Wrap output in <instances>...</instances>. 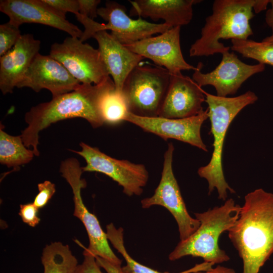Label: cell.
<instances>
[{
	"label": "cell",
	"instance_id": "9",
	"mask_svg": "<svg viewBox=\"0 0 273 273\" xmlns=\"http://www.w3.org/2000/svg\"><path fill=\"white\" fill-rule=\"evenodd\" d=\"M80 83L98 84L110 76L98 49L79 38L67 37L51 47L50 55Z\"/></svg>",
	"mask_w": 273,
	"mask_h": 273
},
{
	"label": "cell",
	"instance_id": "27",
	"mask_svg": "<svg viewBox=\"0 0 273 273\" xmlns=\"http://www.w3.org/2000/svg\"><path fill=\"white\" fill-rule=\"evenodd\" d=\"M38 193L35 196L33 204L38 209L44 207L56 192L55 185L49 180L39 183L37 185Z\"/></svg>",
	"mask_w": 273,
	"mask_h": 273
},
{
	"label": "cell",
	"instance_id": "22",
	"mask_svg": "<svg viewBox=\"0 0 273 273\" xmlns=\"http://www.w3.org/2000/svg\"><path fill=\"white\" fill-rule=\"evenodd\" d=\"M43 273H76L77 260L68 245L52 242L42 250Z\"/></svg>",
	"mask_w": 273,
	"mask_h": 273
},
{
	"label": "cell",
	"instance_id": "17",
	"mask_svg": "<svg viewBox=\"0 0 273 273\" xmlns=\"http://www.w3.org/2000/svg\"><path fill=\"white\" fill-rule=\"evenodd\" d=\"M204 91L181 72L171 74L170 83L159 117L180 119L196 116L204 111Z\"/></svg>",
	"mask_w": 273,
	"mask_h": 273
},
{
	"label": "cell",
	"instance_id": "23",
	"mask_svg": "<svg viewBox=\"0 0 273 273\" xmlns=\"http://www.w3.org/2000/svg\"><path fill=\"white\" fill-rule=\"evenodd\" d=\"M32 149L24 145L21 135H10L0 128V162L8 168L18 170L30 162L34 156Z\"/></svg>",
	"mask_w": 273,
	"mask_h": 273
},
{
	"label": "cell",
	"instance_id": "24",
	"mask_svg": "<svg viewBox=\"0 0 273 273\" xmlns=\"http://www.w3.org/2000/svg\"><path fill=\"white\" fill-rule=\"evenodd\" d=\"M231 49L243 57L273 66V43L251 39H232Z\"/></svg>",
	"mask_w": 273,
	"mask_h": 273
},
{
	"label": "cell",
	"instance_id": "36",
	"mask_svg": "<svg viewBox=\"0 0 273 273\" xmlns=\"http://www.w3.org/2000/svg\"><path fill=\"white\" fill-rule=\"evenodd\" d=\"M262 41L264 42L273 43V33L269 36L264 38Z\"/></svg>",
	"mask_w": 273,
	"mask_h": 273
},
{
	"label": "cell",
	"instance_id": "28",
	"mask_svg": "<svg viewBox=\"0 0 273 273\" xmlns=\"http://www.w3.org/2000/svg\"><path fill=\"white\" fill-rule=\"evenodd\" d=\"M44 3L64 17L67 12L75 15L79 13L78 0H43Z\"/></svg>",
	"mask_w": 273,
	"mask_h": 273
},
{
	"label": "cell",
	"instance_id": "26",
	"mask_svg": "<svg viewBox=\"0 0 273 273\" xmlns=\"http://www.w3.org/2000/svg\"><path fill=\"white\" fill-rule=\"evenodd\" d=\"M19 27L10 22L0 25V57L11 50L20 38Z\"/></svg>",
	"mask_w": 273,
	"mask_h": 273
},
{
	"label": "cell",
	"instance_id": "5",
	"mask_svg": "<svg viewBox=\"0 0 273 273\" xmlns=\"http://www.w3.org/2000/svg\"><path fill=\"white\" fill-rule=\"evenodd\" d=\"M241 206L230 198L220 206H215L202 213H195L200 221L197 230L187 239L180 241L169 254L171 261L186 256L199 257L204 262L214 265L230 259L225 251L220 249L218 240L222 233L233 226L238 220Z\"/></svg>",
	"mask_w": 273,
	"mask_h": 273
},
{
	"label": "cell",
	"instance_id": "25",
	"mask_svg": "<svg viewBox=\"0 0 273 273\" xmlns=\"http://www.w3.org/2000/svg\"><path fill=\"white\" fill-rule=\"evenodd\" d=\"M105 123L116 124L124 121L128 110L122 96L115 90V87L104 96L101 105Z\"/></svg>",
	"mask_w": 273,
	"mask_h": 273
},
{
	"label": "cell",
	"instance_id": "18",
	"mask_svg": "<svg viewBox=\"0 0 273 273\" xmlns=\"http://www.w3.org/2000/svg\"><path fill=\"white\" fill-rule=\"evenodd\" d=\"M93 37L98 42V50L112 77L115 90L121 93L127 77L144 58L130 51L106 30L96 33Z\"/></svg>",
	"mask_w": 273,
	"mask_h": 273
},
{
	"label": "cell",
	"instance_id": "1",
	"mask_svg": "<svg viewBox=\"0 0 273 273\" xmlns=\"http://www.w3.org/2000/svg\"><path fill=\"white\" fill-rule=\"evenodd\" d=\"M114 87L109 76L98 84L81 83L73 91L32 107L25 113L27 126L20 135L24 145L28 148L31 147L35 156H39V132L53 123L68 118L80 117L94 128L101 126L105 123L101 108L102 100Z\"/></svg>",
	"mask_w": 273,
	"mask_h": 273
},
{
	"label": "cell",
	"instance_id": "34",
	"mask_svg": "<svg viewBox=\"0 0 273 273\" xmlns=\"http://www.w3.org/2000/svg\"><path fill=\"white\" fill-rule=\"evenodd\" d=\"M271 8L265 14V20L266 24L271 29L273 33V0L269 1Z\"/></svg>",
	"mask_w": 273,
	"mask_h": 273
},
{
	"label": "cell",
	"instance_id": "33",
	"mask_svg": "<svg viewBox=\"0 0 273 273\" xmlns=\"http://www.w3.org/2000/svg\"><path fill=\"white\" fill-rule=\"evenodd\" d=\"M193 273H236L235 270L232 268L224 266L218 265L215 267L211 268L206 271H198Z\"/></svg>",
	"mask_w": 273,
	"mask_h": 273
},
{
	"label": "cell",
	"instance_id": "6",
	"mask_svg": "<svg viewBox=\"0 0 273 273\" xmlns=\"http://www.w3.org/2000/svg\"><path fill=\"white\" fill-rule=\"evenodd\" d=\"M171 74L163 67L139 65L124 81L121 94L128 112L144 117L159 114L170 83Z\"/></svg>",
	"mask_w": 273,
	"mask_h": 273
},
{
	"label": "cell",
	"instance_id": "3",
	"mask_svg": "<svg viewBox=\"0 0 273 273\" xmlns=\"http://www.w3.org/2000/svg\"><path fill=\"white\" fill-rule=\"evenodd\" d=\"M255 0H215L205 18L200 36L191 46V57L209 56L229 51L221 39H247L253 32L250 20Z\"/></svg>",
	"mask_w": 273,
	"mask_h": 273
},
{
	"label": "cell",
	"instance_id": "21",
	"mask_svg": "<svg viewBox=\"0 0 273 273\" xmlns=\"http://www.w3.org/2000/svg\"><path fill=\"white\" fill-rule=\"evenodd\" d=\"M106 235L108 240L113 247L121 254L126 262V265L122 267L123 273H170L160 272L148 266L143 265L132 258L124 246L123 229L122 228H116L113 223L106 226ZM213 264L203 262L196 264L194 267L178 273H193L198 271H206L212 267Z\"/></svg>",
	"mask_w": 273,
	"mask_h": 273
},
{
	"label": "cell",
	"instance_id": "2",
	"mask_svg": "<svg viewBox=\"0 0 273 273\" xmlns=\"http://www.w3.org/2000/svg\"><path fill=\"white\" fill-rule=\"evenodd\" d=\"M229 238L243 261L242 273H259L273 254V194L248 193Z\"/></svg>",
	"mask_w": 273,
	"mask_h": 273
},
{
	"label": "cell",
	"instance_id": "32",
	"mask_svg": "<svg viewBox=\"0 0 273 273\" xmlns=\"http://www.w3.org/2000/svg\"><path fill=\"white\" fill-rule=\"evenodd\" d=\"M95 258L99 265L107 273H123L121 265L113 263L99 256H95Z\"/></svg>",
	"mask_w": 273,
	"mask_h": 273
},
{
	"label": "cell",
	"instance_id": "14",
	"mask_svg": "<svg viewBox=\"0 0 273 273\" xmlns=\"http://www.w3.org/2000/svg\"><path fill=\"white\" fill-rule=\"evenodd\" d=\"M180 27H172L155 36L125 45L132 52L152 61L171 74L196 69L185 59L180 42Z\"/></svg>",
	"mask_w": 273,
	"mask_h": 273
},
{
	"label": "cell",
	"instance_id": "13",
	"mask_svg": "<svg viewBox=\"0 0 273 273\" xmlns=\"http://www.w3.org/2000/svg\"><path fill=\"white\" fill-rule=\"evenodd\" d=\"M208 118V109L189 118L171 119L161 117H144L126 114L124 121L131 123L144 131L153 133L165 141L175 139L196 147L206 152V145L201 135V128Z\"/></svg>",
	"mask_w": 273,
	"mask_h": 273
},
{
	"label": "cell",
	"instance_id": "35",
	"mask_svg": "<svg viewBox=\"0 0 273 273\" xmlns=\"http://www.w3.org/2000/svg\"><path fill=\"white\" fill-rule=\"evenodd\" d=\"M268 3H269V1L255 0V3L253 7V10L256 13H258L261 11L265 10Z\"/></svg>",
	"mask_w": 273,
	"mask_h": 273
},
{
	"label": "cell",
	"instance_id": "15",
	"mask_svg": "<svg viewBox=\"0 0 273 273\" xmlns=\"http://www.w3.org/2000/svg\"><path fill=\"white\" fill-rule=\"evenodd\" d=\"M81 84L59 62L38 53L16 87H29L35 92L47 89L54 98L76 89Z\"/></svg>",
	"mask_w": 273,
	"mask_h": 273
},
{
	"label": "cell",
	"instance_id": "8",
	"mask_svg": "<svg viewBox=\"0 0 273 273\" xmlns=\"http://www.w3.org/2000/svg\"><path fill=\"white\" fill-rule=\"evenodd\" d=\"M60 172L72 190L74 203L73 215L81 220L87 232L89 245L85 249L95 256L121 265L122 260L110 248L106 233L102 230L97 217L88 211L82 201L81 190L86 187V183L84 179L81 178L83 171L79 161L75 158H69L62 161Z\"/></svg>",
	"mask_w": 273,
	"mask_h": 273
},
{
	"label": "cell",
	"instance_id": "12",
	"mask_svg": "<svg viewBox=\"0 0 273 273\" xmlns=\"http://www.w3.org/2000/svg\"><path fill=\"white\" fill-rule=\"evenodd\" d=\"M202 67V63L200 62L194 71L192 79L201 87L207 85L213 86L217 96L221 97L235 94L249 78L265 70L264 64H246L234 53L229 51L222 54L221 61L212 71L203 73Z\"/></svg>",
	"mask_w": 273,
	"mask_h": 273
},
{
	"label": "cell",
	"instance_id": "19",
	"mask_svg": "<svg viewBox=\"0 0 273 273\" xmlns=\"http://www.w3.org/2000/svg\"><path fill=\"white\" fill-rule=\"evenodd\" d=\"M40 41L32 34H22L15 46L0 57V89L12 93L39 53Z\"/></svg>",
	"mask_w": 273,
	"mask_h": 273
},
{
	"label": "cell",
	"instance_id": "16",
	"mask_svg": "<svg viewBox=\"0 0 273 273\" xmlns=\"http://www.w3.org/2000/svg\"><path fill=\"white\" fill-rule=\"evenodd\" d=\"M0 11L9 18V22L19 27L24 23H37L65 31L80 38L83 31L66 17L43 0H1Z\"/></svg>",
	"mask_w": 273,
	"mask_h": 273
},
{
	"label": "cell",
	"instance_id": "29",
	"mask_svg": "<svg viewBox=\"0 0 273 273\" xmlns=\"http://www.w3.org/2000/svg\"><path fill=\"white\" fill-rule=\"evenodd\" d=\"M38 209L33 203L21 204L19 214L24 223L31 227H35L40 220L38 216Z\"/></svg>",
	"mask_w": 273,
	"mask_h": 273
},
{
	"label": "cell",
	"instance_id": "30",
	"mask_svg": "<svg viewBox=\"0 0 273 273\" xmlns=\"http://www.w3.org/2000/svg\"><path fill=\"white\" fill-rule=\"evenodd\" d=\"M84 259L81 264L78 265L76 273H104L97 263L95 256L86 249L83 253Z\"/></svg>",
	"mask_w": 273,
	"mask_h": 273
},
{
	"label": "cell",
	"instance_id": "20",
	"mask_svg": "<svg viewBox=\"0 0 273 273\" xmlns=\"http://www.w3.org/2000/svg\"><path fill=\"white\" fill-rule=\"evenodd\" d=\"M131 4L129 16L163 20L171 27L189 24L193 16V6L198 0H135Z\"/></svg>",
	"mask_w": 273,
	"mask_h": 273
},
{
	"label": "cell",
	"instance_id": "4",
	"mask_svg": "<svg viewBox=\"0 0 273 273\" xmlns=\"http://www.w3.org/2000/svg\"><path fill=\"white\" fill-rule=\"evenodd\" d=\"M204 95L211 123L210 133L213 138V150L209 162L200 167L197 172L200 177L207 181L208 195L216 189L218 199L225 201L228 191L235 193L226 181L223 174L222 153L225 135L231 123L238 113L247 106L254 104L258 97L251 90L235 97H221L205 91Z\"/></svg>",
	"mask_w": 273,
	"mask_h": 273
},
{
	"label": "cell",
	"instance_id": "7",
	"mask_svg": "<svg viewBox=\"0 0 273 273\" xmlns=\"http://www.w3.org/2000/svg\"><path fill=\"white\" fill-rule=\"evenodd\" d=\"M124 6L117 2L107 1L105 7L98 9V15L107 23H99L79 13L75 16L78 21L84 26L81 37L82 41L93 37L100 31L111 30V34L124 45H127L162 33L172 28L165 23L148 22L141 17L133 19L126 13Z\"/></svg>",
	"mask_w": 273,
	"mask_h": 273
},
{
	"label": "cell",
	"instance_id": "10",
	"mask_svg": "<svg viewBox=\"0 0 273 273\" xmlns=\"http://www.w3.org/2000/svg\"><path fill=\"white\" fill-rule=\"evenodd\" d=\"M174 147L172 143L164 154V161L160 182L150 197L141 200L142 207L149 208L154 205L162 206L174 218L178 226L180 241L192 235L200 226V221L188 212L177 180L172 169Z\"/></svg>",
	"mask_w": 273,
	"mask_h": 273
},
{
	"label": "cell",
	"instance_id": "11",
	"mask_svg": "<svg viewBox=\"0 0 273 273\" xmlns=\"http://www.w3.org/2000/svg\"><path fill=\"white\" fill-rule=\"evenodd\" d=\"M79 151L70 150L83 157L86 164L83 172H97L106 174L117 182L128 196H140L149 179V172L142 164H135L127 160L112 158L83 142Z\"/></svg>",
	"mask_w": 273,
	"mask_h": 273
},
{
	"label": "cell",
	"instance_id": "31",
	"mask_svg": "<svg viewBox=\"0 0 273 273\" xmlns=\"http://www.w3.org/2000/svg\"><path fill=\"white\" fill-rule=\"evenodd\" d=\"M101 2L100 0H78L79 14L94 20L98 16V6Z\"/></svg>",
	"mask_w": 273,
	"mask_h": 273
}]
</instances>
